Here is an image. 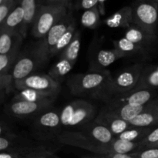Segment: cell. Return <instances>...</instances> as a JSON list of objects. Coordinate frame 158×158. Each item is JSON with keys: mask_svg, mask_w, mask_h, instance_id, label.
Listing matches in <instances>:
<instances>
[{"mask_svg": "<svg viewBox=\"0 0 158 158\" xmlns=\"http://www.w3.org/2000/svg\"><path fill=\"white\" fill-rule=\"evenodd\" d=\"M110 71H89L86 73L71 75L66 85L71 94L77 97L98 99L112 79Z\"/></svg>", "mask_w": 158, "mask_h": 158, "instance_id": "obj_1", "label": "cell"}, {"mask_svg": "<svg viewBox=\"0 0 158 158\" xmlns=\"http://www.w3.org/2000/svg\"><path fill=\"white\" fill-rule=\"evenodd\" d=\"M96 111L95 106L83 99L73 100L60 110L62 127L64 131L81 129L94 120Z\"/></svg>", "mask_w": 158, "mask_h": 158, "instance_id": "obj_2", "label": "cell"}, {"mask_svg": "<svg viewBox=\"0 0 158 158\" xmlns=\"http://www.w3.org/2000/svg\"><path fill=\"white\" fill-rule=\"evenodd\" d=\"M143 69L144 66L142 63H137L119 73L117 76L112 77L97 100L106 103L112 97L134 90L140 81Z\"/></svg>", "mask_w": 158, "mask_h": 158, "instance_id": "obj_3", "label": "cell"}, {"mask_svg": "<svg viewBox=\"0 0 158 158\" xmlns=\"http://www.w3.org/2000/svg\"><path fill=\"white\" fill-rule=\"evenodd\" d=\"M74 21L76 20L72 12L69 11V12L57 23L44 37L39 40L34 47L32 48V50L40 61V66L45 65L50 60V54L52 49Z\"/></svg>", "mask_w": 158, "mask_h": 158, "instance_id": "obj_4", "label": "cell"}, {"mask_svg": "<svg viewBox=\"0 0 158 158\" xmlns=\"http://www.w3.org/2000/svg\"><path fill=\"white\" fill-rule=\"evenodd\" d=\"M69 6H45L39 8L36 17L32 26V35L35 39H42L69 12Z\"/></svg>", "mask_w": 158, "mask_h": 158, "instance_id": "obj_5", "label": "cell"}, {"mask_svg": "<svg viewBox=\"0 0 158 158\" xmlns=\"http://www.w3.org/2000/svg\"><path fill=\"white\" fill-rule=\"evenodd\" d=\"M131 8L133 24L149 33L157 35L158 0H136Z\"/></svg>", "mask_w": 158, "mask_h": 158, "instance_id": "obj_6", "label": "cell"}, {"mask_svg": "<svg viewBox=\"0 0 158 158\" xmlns=\"http://www.w3.org/2000/svg\"><path fill=\"white\" fill-rule=\"evenodd\" d=\"M56 141L65 145L81 148L97 155L110 154L109 144H102L82 132L81 131H63L57 136Z\"/></svg>", "mask_w": 158, "mask_h": 158, "instance_id": "obj_7", "label": "cell"}, {"mask_svg": "<svg viewBox=\"0 0 158 158\" xmlns=\"http://www.w3.org/2000/svg\"><path fill=\"white\" fill-rule=\"evenodd\" d=\"M34 131L41 139L46 140L56 137L62 132L60 110L49 109L43 111L35 117L33 123Z\"/></svg>", "mask_w": 158, "mask_h": 158, "instance_id": "obj_8", "label": "cell"}, {"mask_svg": "<svg viewBox=\"0 0 158 158\" xmlns=\"http://www.w3.org/2000/svg\"><path fill=\"white\" fill-rule=\"evenodd\" d=\"M15 86L18 91L31 89L60 94L61 89V83L53 80L49 74L44 73H32L23 80H15Z\"/></svg>", "mask_w": 158, "mask_h": 158, "instance_id": "obj_9", "label": "cell"}, {"mask_svg": "<svg viewBox=\"0 0 158 158\" xmlns=\"http://www.w3.org/2000/svg\"><path fill=\"white\" fill-rule=\"evenodd\" d=\"M156 92L153 89H134L122 95L112 97L106 102L108 105L144 106L156 99Z\"/></svg>", "mask_w": 158, "mask_h": 158, "instance_id": "obj_10", "label": "cell"}, {"mask_svg": "<svg viewBox=\"0 0 158 158\" xmlns=\"http://www.w3.org/2000/svg\"><path fill=\"white\" fill-rule=\"evenodd\" d=\"M52 103H34L26 100H13L7 106L9 115L17 118H27L35 116L52 106Z\"/></svg>", "mask_w": 158, "mask_h": 158, "instance_id": "obj_11", "label": "cell"}, {"mask_svg": "<svg viewBox=\"0 0 158 158\" xmlns=\"http://www.w3.org/2000/svg\"><path fill=\"white\" fill-rule=\"evenodd\" d=\"M40 66H41L40 61L32 49L21 53L12 70L14 80H20L26 78Z\"/></svg>", "mask_w": 158, "mask_h": 158, "instance_id": "obj_12", "label": "cell"}, {"mask_svg": "<svg viewBox=\"0 0 158 158\" xmlns=\"http://www.w3.org/2000/svg\"><path fill=\"white\" fill-rule=\"evenodd\" d=\"M94 120L108 128L115 137H118L131 127L129 122L115 115L106 106L100 111Z\"/></svg>", "mask_w": 158, "mask_h": 158, "instance_id": "obj_13", "label": "cell"}, {"mask_svg": "<svg viewBox=\"0 0 158 158\" xmlns=\"http://www.w3.org/2000/svg\"><path fill=\"white\" fill-rule=\"evenodd\" d=\"M124 56L117 49H103L97 50L91 56L90 71L106 70V68Z\"/></svg>", "mask_w": 158, "mask_h": 158, "instance_id": "obj_14", "label": "cell"}, {"mask_svg": "<svg viewBox=\"0 0 158 158\" xmlns=\"http://www.w3.org/2000/svg\"><path fill=\"white\" fill-rule=\"evenodd\" d=\"M80 131L93 140L102 144H107L115 138V136L108 128L95 120L85 125Z\"/></svg>", "mask_w": 158, "mask_h": 158, "instance_id": "obj_15", "label": "cell"}, {"mask_svg": "<svg viewBox=\"0 0 158 158\" xmlns=\"http://www.w3.org/2000/svg\"><path fill=\"white\" fill-rule=\"evenodd\" d=\"M19 4L24 10V20L20 28V34L23 38L27 36L29 28L33 25L35 19L36 17L39 8L41 6L40 0H18Z\"/></svg>", "mask_w": 158, "mask_h": 158, "instance_id": "obj_16", "label": "cell"}, {"mask_svg": "<svg viewBox=\"0 0 158 158\" xmlns=\"http://www.w3.org/2000/svg\"><path fill=\"white\" fill-rule=\"evenodd\" d=\"M123 37L148 49H151L157 41V35L149 33L134 24L126 29Z\"/></svg>", "mask_w": 158, "mask_h": 158, "instance_id": "obj_17", "label": "cell"}, {"mask_svg": "<svg viewBox=\"0 0 158 158\" xmlns=\"http://www.w3.org/2000/svg\"><path fill=\"white\" fill-rule=\"evenodd\" d=\"M0 136H1L0 137V152L9 151V150L35 147L26 138L15 134L13 131H11Z\"/></svg>", "mask_w": 158, "mask_h": 158, "instance_id": "obj_18", "label": "cell"}, {"mask_svg": "<svg viewBox=\"0 0 158 158\" xmlns=\"http://www.w3.org/2000/svg\"><path fill=\"white\" fill-rule=\"evenodd\" d=\"M104 23L108 27L124 28L127 29L133 24V13L131 6H125L104 20Z\"/></svg>", "mask_w": 158, "mask_h": 158, "instance_id": "obj_19", "label": "cell"}, {"mask_svg": "<svg viewBox=\"0 0 158 158\" xmlns=\"http://www.w3.org/2000/svg\"><path fill=\"white\" fill-rule=\"evenodd\" d=\"M59 94L53 92H44V91L35 90L31 89H25L19 91L14 97L13 100H26L34 103H53Z\"/></svg>", "mask_w": 158, "mask_h": 158, "instance_id": "obj_20", "label": "cell"}, {"mask_svg": "<svg viewBox=\"0 0 158 158\" xmlns=\"http://www.w3.org/2000/svg\"><path fill=\"white\" fill-rule=\"evenodd\" d=\"M131 126L138 127H153L158 126V114L154 108V100L149 103L148 107L131 121Z\"/></svg>", "mask_w": 158, "mask_h": 158, "instance_id": "obj_21", "label": "cell"}, {"mask_svg": "<svg viewBox=\"0 0 158 158\" xmlns=\"http://www.w3.org/2000/svg\"><path fill=\"white\" fill-rule=\"evenodd\" d=\"M23 37L17 31L0 30V55L7 54L21 46Z\"/></svg>", "mask_w": 158, "mask_h": 158, "instance_id": "obj_22", "label": "cell"}, {"mask_svg": "<svg viewBox=\"0 0 158 158\" xmlns=\"http://www.w3.org/2000/svg\"><path fill=\"white\" fill-rule=\"evenodd\" d=\"M114 49L121 52L124 57L135 56H143L149 51V49L130 41L125 37L115 40L114 42Z\"/></svg>", "mask_w": 158, "mask_h": 158, "instance_id": "obj_23", "label": "cell"}, {"mask_svg": "<svg viewBox=\"0 0 158 158\" xmlns=\"http://www.w3.org/2000/svg\"><path fill=\"white\" fill-rule=\"evenodd\" d=\"M149 103L144 106H127V105H108L106 107L126 121H131L137 115L143 112L148 106Z\"/></svg>", "mask_w": 158, "mask_h": 158, "instance_id": "obj_24", "label": "cell"}, {"mask_svg": "<svg viewBox=\"0 0 158 158\" xmlns=\"http://www.w3.org/2000/svg\"><path fill=\"white\" fill-rule=\"evenodd\" d=\"M24 10L18 2V4L16 5L15 9L11 12L4 22L0 24V30L19 32L24 20Z\"/></svg>", "mask_w": 158, "mask_h": 158, "instance_id": "obj_25", "label": "cell"}, {"mask_svg": "<svg viewBox=\"0 0 158 158\" xmlns=\"http://www.w3.org/2000/svg\"><path fill=\"white\" fill-rule=\"evenodd\" d=\"M158 88V65L144 67L135 89H153Z\"/></svg>", "mask_w": 158, "mask_h": 158, "instance_id": "obj_26", "label": "cell"}, {"mask_svg": "<svg viewBox=\"0 0 158 158\" xmlns=\"http://www.w3.org/2000/svg\"><path fill=\"white\" fill-rule=\"evenodd\" d=\"M108 144L110 154H133L140 150L139 142L127 141L117 137Z\"/></svg>", "mask_w": 158, "mask_h": 158, "instance_id": "obj_27", "label": "cell"}, {"mask_svg": "<svg viewBox=\"0 0 158 158\" xmlns=\"http://www.w3.org/2000/svg\"><path fill=\"white\" fill-rule=\"evenodd\" d=\"M80 47H81V33L77 29L73 40L69 43V46L62 52V53L60 55V58L66 59L69 60L71 63L75 65L78 59Z\"/></svg>", "mask_w": 158, "mask_h": 158, "instance_id": "obj_28", "label": "cell"}, {"mask_svg": "<svg viewBox=\"0 0 158 158\" xmlns=\"http://www.w3.org/2000/svg\"><path fill=\"white\" fill-rule=\"evenodd\" d=\"M155 127H138L131 126L127 130L122 133L118 136V138L121 140H127V141L131 142H140L143 140L152 130Z\"/></svg>", "mask_w": 158, "mask_h": 158, "instance_id": "obj_29", "label": "cell"}, {"mask_svg": "<svg viewBox=\"0 0 158 158\" xmlns=\"http://www.w3.org/2000/svg\"><path fill=\"white\" fill-rule=\"evenodd\" d=\"M73 66L74 65L71 63L69 60L60 58L58 61L49 69L48 74L56 81L60 83L61 80H63L64 77L68 75V73H69Z\"/></svg>", "mask_w": 158, "mask_h": 158, "instance_id": "obj_30", "label": "cell"}, {"mask_svg": "<svg viewBox=\"0 0 158 158\" xmlns=\"http://www.w3.org/2000/svg\"><path fill=\"white\" fill-rule=\"evenodd\" d=\"M20 48L21 46H19L9 53L0 55V75L9 73V71L12 70L21 54Z\"/></svg>", "mask_w": 158, "mask_h": 158, "instance_id": "obj_31", "label": "cell"}, {"mask_svg": "<svg viewBox=\"0 0 158 158\" xmlns=\"http://www.w3.org/2000/svg\"><path fill=\"white\" fill-rule=\"evenodd\" d=\"M77 30V23H76V21H74L73 23L70 25L69 29L66 31V32L62 35V37L60 38V40H59V42L57 43V44L56 45L55 47L52 49L50 54V58L58 55V54L60 55V54L62 53V52H63V51L69 46V43H71V41H72L73 39L74 35H75V32Z\"/></svg>", "mask_w": 158, "mask_h": 158, "instance_id": "obj_32", "label": "cell"}, {"mask_svg": "<svg viewBox=\"0 0 158 158\" xmlns=\"http://www.w3.org/2000/svg\"><path fill=\"white\" fill-rule=\"evenodd\" d=\"M82 26L85 28L95 29L100 23V11L98 6L87 9L83 12L80 19Z\"/></svg>", "mask_w": 158, "mask_h": 158, "instance_id": "obj_33", "label": "cell"}, {"mask_svg": "<svg viewBox=\"0 0 158 158\" xmlns=\"http://www.w3.org/2000/svg\"><path fill=\"white\" fill-rule=\"evenodd\" d=\"M15 81L12 73H11L0 75V93H1V100L2 101L5 97L9 95L15 88Z\"/></svg>", "mask_w": 158, "mask_h": 158, "instance_id": "obj_34", "label": "cell"}, {"mask_svg": "<svg viewBox=\"0 0 158 158\" xmlns=\"http://www.w3.org/2000/svg\"><path fill=\"white\" fill-rule=\"evenodd\" d=\"M38 146V145H37ZM37 146L34 148H21V149L9 150L0 152V158H24L34 151Z\"/></svg>", "mask_w": 158, "mask_h": 158, "instance_id": "obj_35", "label": "cell"}, {"mask_svg": "<svg viewBox=\"0 0 158 158\" xmlns=\"http://www.w3.org/2000/svg\"><path fill=\"white\" fill-rule=\"evenodd\" d=\"M18 4V0H6L0 4V24L4 22Z\"/></svg>", "mask_w": 158, "mask_h": 158, "instance_id": "obj_36", "label": "cell"}, {"mask_svg": "<svg viewBox=\"0 0 158 158\" xmlns=\"http://www.w3.org/2000/svg\"><path fill=\"white\" fill-rule=\"evenodd\" d=\"M139 143H140V150L152 148L154 145L158 143V127H155L152 131Z\"/></svg>", "mask_w": 158, "mask_h": 158, "instance_id": "obj_37", "label": "cell"}, {"mask_svg": "<svg viewBox=\"0 0 158 158\" xmlns=\"http://www.w3.org/2000/svg\"><path fill=\"white\" fill-rule=\"evenodd\" d=\"M137 158H158V148H148L133 153Z\"/></svg>", "mask_w": 158, "mask_h": 158, "instance_id": "obj_38", "label": "cell"}, {"mask_svg": "<svg viewBox=\"0 0 158 158\" xmlns=\"http://www.w3.org/2000/svg\"><path fill=\"white\" fill-rule=\"evenodd\" d=\"M49 148L45 145H38L32 152L28 154L24 158H46L48 153L50 151Z\"/></svg>", "mask_w": 158, "mask_h": 158, "instance_id": "obj_39", "label": "cell"}, {"mask_svg": "<svg viewBox=\"0 0 158 158\" xmlns=\"http://www.w3.org/2000/svg\"><path fill=\"white\" fill-rule=\"evenodd\" d=\"M99 6V0H78L77 3V9H90L95 6Z\"/></svg>", "mask_w": 158, "mask_h": 158, "instance_id": "obj_40", "label": "cell"}, {"mask_svg": "<svg viewBox=\"0 0 158 158\" xmlns=\"http://www.w3.org/2000/svg\"><path fill=\"white\" fill-rule=\"evenodd\" d=\"M71 0H40V4L45 6H69Z\"/></svg>", "mask_w": 158, "mask_h": 158, "instance_id": "obj_41", "label": "cell"}, {"mask_svg": "<svg viewBox=\"0 0 158 158\" xmlns=\"http://www.w3.org/2000/svg\"><path fill=\"white\" fill-rule=\"evenodd\" d=\"M104 158H137L133 154H109L103 155Z\"/></svg>", "mask_w": 158, "mask_h": 158, "instance_id": "obj_42", "label": "cell"}, {"mask_svg": "<svg viewBox=\"0 0 158 158\" xmlns=\"http://www.w3.org/2000/svg\"><path fill=\"white\" fill-rule=\"evenodd\" d=\"M106 1V0H99V9H100V13H103V11H104V9H103V3H104V2Z\"/></svg>", "mask_w": 158, "mask_h": 158, "instance_id": "obj_43", "label": "cell"}, {"mask_svg": "<svg viewBox=\"0 0 158 158\" xmlns=\"http://www.w3.org/2000/svg\"><path fill=\"white\" fill-rule=\"evenodd\" d=\"M46 158H60V157H58V156H57L56 154L53 152V151H50L49 153H48Z\"/></svg>", "mask_w": 158, "mask_h": 158, "instance_id": "obj_44", "label": "cell"}, {"mask_svg": "<svg viewBox=\"0 0 158 158\" xmlns=\"http://www.w3.org/2000/svg\"><path fill=\"white\" fill-rule=\"evenodd\" d=\"M154 108H155V110L158 114V98H156L154 100Z\"/></svg>", "mask_w": 158, "mask_h": 158, "instance_id": "obj_45", "label": "cell"}, {"mask_svg": "<svg viewBox=\"0 0 158 158\" xmlns=\"http://www.w3.org/2000/svg\"><path fill=\"white\" fill-rule=\"evenodd\" d=\"M83 158H104L103 156H100V155H97L96 157H84Z\"/></svg>", "mask_w": 158, "mask_h": 158, "instance_id": "obj_46", "label": "cell"}, {"mask_svg": "<svg viewBox=\"0 0 158 158\" xmlns=\"http://www.w3.org/2000/svg\"><path fill=\"white\" fill-rule=\"evenodd\" d=\"M152 148H158V143H156L155 145H154V146H153Z\"/></svg>", "mask_w": 158, "mask_h": 158, "instance_id": "obj_47", "label": "cell"}, {"mask_svg": "<svg viewBox=\"0 0 158 158\" xmlns=\"http://www.w3.org/2000/svg\"><path fill=\"white\" fill-rule=\"evenodd\" d=\"M5 1H6V0H0V4H2V2H4Z\"/></svg>", "mask_w": 158, "mask_h": 158, "instance_id": "obj_48", "label": "cell"}]
</instances>
